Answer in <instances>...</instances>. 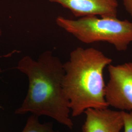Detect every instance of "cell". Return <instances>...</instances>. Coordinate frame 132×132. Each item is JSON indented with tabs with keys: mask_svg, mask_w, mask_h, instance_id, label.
<instances>
[{
	"mask_svg": "<svg viewBox=\"0 0 132 132\" xmlns=\"http://www.w3.org/2000/svg\"><path fill=\"white\" fill-rule=\"evenodd\" d=\"M22 132H56L53 130L51 123L42 124L38 117L32 114L28 118Z\"/></svg>",
	"mask_w": 132,
	"mask_h": 132,
	"instance_id": "cell-7",
	"label": "cell"
},
{
	"mask_svg": "<svg viewBox=\"0 0 132 132\" xmlns=\"http://www.w3.org/2000/svg\"><path fill=\"white\" fill-rule=\"evenodd\" d=\"M70 10L77 18L96 16L117 17V0H48Z\"/></svg>",
	"mask_w": 132,
	"mask_h": 132,
	"instance_id": "cell-5",
	"label": "cell"
},
{
	"mask_svg": "<svg viewBox=\"0 0 132 132\" xmlns=\"http://www.w3.org/2000/svg\"><path fill=\"white\" fill-rule=\"evenodd\" d=\"M124 132H132V112L122 111Z\"/></svg>",
	"mask_w": 132,
	"mask_h": 132,
	"instance_id": "cell-8",
	"label": "cell"
},
{
	"mask_svg": "<svg viewBox=\"0 0 132 132\" xmlns=\"http://www.w3.org/2000/svg\"><path fill=\"white\" fill-rule=\"evenodd\" d=\"M17 69L27 76L28 88L15 113L46 116L72 129L71 110L62 88L63 64L59 58L49 51L43 52L37 60L27 55L19 61Z\"/></svg>",
	"mask_w": 132,
	"mask_h": 132,
	"instance_id": "cell-1",
	"label": "cell"
},
{
	"mask_svg": "<svg viewBox=\"0 0 132 132\" xmlns=\"http://www.w3.org/2000/svg\"><path fill=\"white\" fill-rule=\"evenodd\" d=\"M84 113L82 132H120L123 128L122 111L89 108Z\"/></svg>",
	"mask_w": 132,
	"mask_h": 132,
	"instance_id": "cell-6",
	"label": "cell"
},
{
	"mask_svg": "<svg viewBox=\"0 0 132 132\" xmlns=\"http://www.w3.org/2000/svg\"><path fill=\"white\" fill-rule=\"evenodd\" d=\"M105 97L109 106L132 112V62L107 67Z\"/></svg>",
	"mask_w": 132,
	"mask_h": 132,
	"instance_id": "cell-4",
	"label": "cell"
},
{
	"mask_svg": "<svg viewBox=\"0 0 132 132\" xmlns=\"http://www.w3.org/2000/svg\"><path fill=\"white\" fill-rule=\"evenodd\" d=\"M112 61L94 47H76L70 53L69 60L63 64L62 88L73 117L88 109L109 107L105 97L103 71Z\"/></svg>",
	"mask_w": 132,
	"mask_h": 132,
	"instance_id": "cell-2",
	"label": "cell"
},
{
	"mask_svg": "<svg viewBox=\"0 0 132 132\" xmlns=\"http://www.w3.org/2000/svg\"><path fill=\"white\" fill-rule=\"evenodd\" d=\"M1 34H2V31H1V28H0V36H1Z\"/></svg>",
	"mask_w": 132,
	"mask_h": 132,
	"instance_id": "cell-10",
	"label": "cell"
},
{
	"mask_svg": "<svg viewBox=\"0 0 132 132\" xmlns=\"http://www.w3.org/2000/svg\"><path fill=\"white\" fill-rule=\"evenodd\" d=\"M122 2L125 10L132 18V0H122Z\"/></svg>",
	"mask_w": 132,
	"mask_h": 132,
	"instance_id": "cell-9",
	"label": "cell"
},
{
	"mask_svg": "<svg viewBox=\"0 0 132 132\" xmlns=\"http://www.w3.org/2000/svg\"><path fill=\"white\" fill-rule=\"evenodd\" d=\"M56 23L81 42H106L118 51L127 50L132 43V22L118 17L86 16L76 20L58 16Z\"/></svg>",
	"mask_w": 132,
	"mask_h": 132,
	"instance_id": "cell-3",
	"label": "cell"
}]
</instances>
